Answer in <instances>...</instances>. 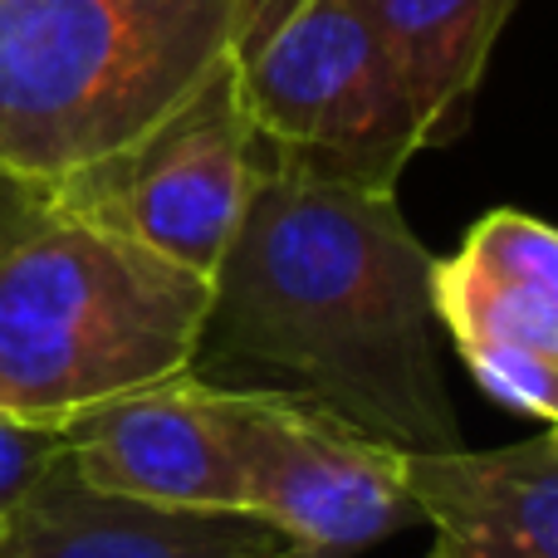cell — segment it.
<instances>
[{"instance_id":"52a82bcc","label":"cell","mask_w":558,"mask_h":558,"mask_svg":"<svg viewBox=\"0 0 558 558\" xmlns=\"http://www.w3.org/2000/svg\"><path fill=\"white\" fill-rule=\"evenodd\" d=\"M432 318L490 402L554 426L558 416V235L530 211L481 216L432 260Z\"/></svg>"},{"instance_id":"7a4b0ae2","label":"cell","mask_w":558,"mask_h":558,"mask_svg":"<svg viewBox=\"0 0 558 558\" xmlns=\"http://www.w3.org/2000/svg\"><path fill=\"white\" fill-rule=\"evenodd\" d=\"M206 299L59 186L0 177V412L69 426L192 373Z\"/></svg>"},{"instance_id":"5b68a950","label":"cell","mask_w":558,"mask_h":558,"mask_svg":"<svg viewBox=\"0 0 558 558\" xmlns=\"http://www.w3.org/2000/svg\"><path fill=\"white\" fill-rule=\"evenodd\" d=\"M255 177L260 137L231 54L186 104L123 153L54 186L147 255L211 289L251 206Z\"/></svg>"},{"instance_id":"9c48e42d","label":"cell","mask_w":558,"mask_h":558,"mask_svg":"<svg viewBox=\"0 0 558 558\" xmlns=\"http://www.w3.org/2000/svg\"><path fill=\"white\" fill-rule=\"evenodd\" d=\"M416 524L441 558H558V432L495 451H402Z\"/></svg>"},{"instance_id":"6da1fadb","label":"cell","mask_w":558,"mask_h":558,"mask_svg":"<svg viewBox=\"0 0 558 558\" xmlns=\"http://www.w3.org/2000/svg\"><path fill=\"white\" fill-rule=\"evenodd\" d=\"M432 260L397 192L260 157L192 373L299 397L397 451H451L461 416L436 348Z\"/></svg>"},{"instance_id":"4fadbf2b","label":"cell","mask_w":558,"mask_h":558,"mask_svg":"<svg viewBox=\"0 0 558 558\" xmlns=\"http://www.w3.org/2000/svg\"><path fill=\"white\" fill-rule=\"evenodd\" d=\"M422 558H441V554H436V549H432V554H422Z\"/></svg>"},{"instance_id":"ba28073f","label":"cell","mask_w":558,"mask_h":558,"mask_svg":"<svg viewBox=\"0 0 558 558\" xmlns=\"http://www.w3.org/2000/svg\"><path fill=\"white\" fill-rule=\"evenodd\" d=\"M245 387L196 373L137 387L64 426V465L88 490L192 514H245Z\"/></svg>"},{"instance_id":"3957f363","label":"cell","mask_w":558,"mask_h":558,"mask_svg":"<svg viewBox=\"0 0 558 558\" xmlns=\"http://www.w3.org/2000/svg\"><path fill=\"white\" fill-rule=\"evenodd\" d=\"M255 0H0V177L69 182L196 94Z\"/></svg>"},{"instance_id":"8fae6325","label":"cell","mask_w":558,"mask_h":558,"mask_svg":"<svg viewBox=\"0 0 558 558\" xmlns=\"http://www.w3.org/2000/svg\"><path fill=\"white\" fill-rule=\"evenodd\" d=\"M392 64L416 147H451L471 128L485 69L520 0H357Z\"/></svg>"},{"instance_id":"7c38bea8","label":"cell","mask_w":558,"mask_h":558,"mask_svg":"<svg viewBox=\"0 0 558 558\" xmlns=\"http://www.w3.org/2000/svg\"><path fill=\"white\" fill-rule=\"evenodd\" d=\"M64 461V426H39L0 412V514H10Z\"/></svg>"},{"instance_id":"30bf717a","label":"cell","mask_w":558,"mask_h":558,"mask_svg":"<svg viewBox=\"0 0 558 558\" xmlns=\"http://www.w3.org/2000/svg\"><path fill=\"white\" fill-rule=\"evenodd\" d=\"M0 558H294L251 514H192L88 490L64 461L5 514Z\"/></svg>"},{"instance_id":"277c9868","label":"cell","mask_w":558,"mask_h":558,"mask_svg":"<svg viewBox=\"0 0 558 558\" xmlns=\"http://www.w3.org/2000/svg\"><path fill=\"white\" fill-rule=\"evenodd\" d=\"M235 69L265 162L397 192L422 153L357 0H255Z\"/></svg>"},{"instance_id":"8992f818","label":"cell","mask_w":558,"mask_h":558,"mask_svg":"<svg viewBox=\"0 0 558 558\" xmlns=\"http://www.w3.org/2000/svg\"><path fill=\"white\" fill-rule=\"evenodd\" d=\"M245 514L294 558H353L416 524L402 451L284 392L245 387Z\"/></svg>"}]
</instances>
